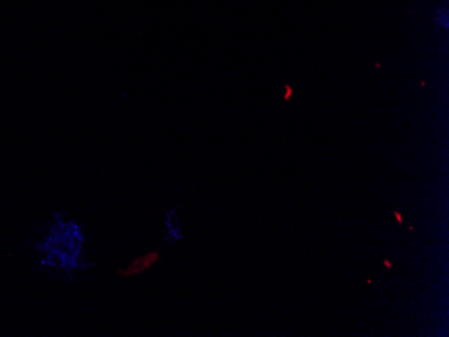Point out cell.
Wrapping results in <instances>:
<instances>
[{"instance_id":"cell-2","label":"cell","mask_w":449,"mask_h":337,"mask_svg":"<svg viewBox=\"0 0 449 337\" xmlns=\"http://www.w3.org/2000/svg\"><path fill=\"white\" fill-rule=\"evenodd\" d=\"M434 20L438 26L444 29H448V11L445 8H438L434 14Z\"/></svg>"},{"instance_id":"cell-1","label":"cell","mask_w":449,"mask_h":337,"mask_svg":"<svg viewBox=\"0 0 449 337\" xmlns=\"http://www.w3.org/2000/svg\"><path fill=\"white\" fill-rule=\"evenodd\" d=\"M159 259H160V253L158 250L148 251L146 254L134 258L133 261L131 262V265L127 266V268L118 269L117 274L120 277H133V275H137V274L144 273L146 270L153 266L156 262H159Z\"/></svg>"},{"instance_id":"cell-4","label":"cell","mask_w":449,"mask_h":337,"mask_svg":"<svg viewBox=\"0 0 449 337\" xmlns=\"http://www.w3.org/2000/svg\"><path fill=\"white\" fill-rule=\"evenodd\" d=\"M286 87V94H285V99H289V97H291L292 96V89L289 86H285Z\"/></svg>"},{"instance_id":"cell-5","label":"cell","mask_w":449,"mask_h":337,"mask_svg":"<svg viewBox=\"0 0 449 337\" xmlns=\"http://www.w3.org/2000/svg\"><path fill=\"white\" fill-rule=\"evenodd\" d=\"M383 265H385V268H387V269H391V268H393V265H391V262H390V261H387V259H385V261H383Z\"/></svg>"},{"instance_id":"cell-3","label":"cell","mask_w":449,"mask_h":337,"mask_svg":"<svg viewBox=\"0 0 449 337\" xmlns=\"http://www.w3.org/2000/svg\"><path fill=\"white\" fill-rule=\"evenodd\" d=\"M394 216H396V219H397V222H398V223H399V225H402L403 223V219H402V215H401V214H399V212H398V211H394Z\"/></svg>"}]
</instances>
